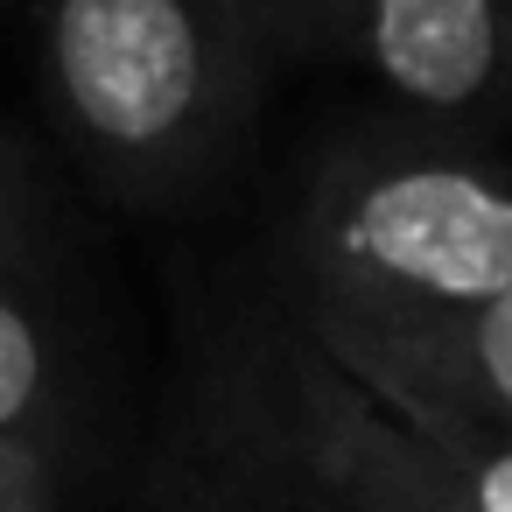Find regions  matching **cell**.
Instances as JSON below:
<instances>
[{"label": "cell", "instance_id": "cell-1", "mask_svg": "<svg viewBox=\"0 0 512 512\" xmlns=\"http://www.w3.org/2000/svg\"><path fill=\"white\" fill-rule=\"evenodd\" d=\"M288 281L295 330L344 372H372L512 281V176L428 120L351 134L295 197Z\"/></svg>", "mask_w": 512, "mask_h": 512}, {"label": "cell", "instance_id": "cell-2", "mask_svg": "<svg viewBox=\"0 0 512 512\" xmlns=\"http://www.w3.org/2000/svg\"><path fill=\"white\" fill-rule=\"evenodd\" d=\"M288 50L281 0H36L50 120L85 176L141 211L232 162Z\"/></svg>", "mask_w": 512, "mask_h": 512}, {"label": "cell", "instance_id": "cell-3", "mask_svg": "<svg viewBox=\"0 0 512 512\" xmlns=\"http://www.w3.org/2000/svg\"><path fill=\"white\" fill-rule=\"evenodd\" d=\"M302 29L428 127H470L512 99V0H302Z\"/></svg>", "mask_w": 512, "mask_h": 512}, {"label": "cell", "instance_id": "cell-4", "mask_svg": "<svg viewBox=\"0 0 512 512\" xmlns=\"http://www.w3.org/2000/svg\"><path fill=\"white\" fill-rule=\"evenodd\" d=\"M274 435L288 470L309 491H323L337 512H477L435 470L414 428L379 393H365L337 358H323L302 330L281 358Z\"/></svg>", "mask_w": 512, "mask_h": 512}, {"label": "cell", "instance_id": "cell-5", "mask_svg": "<svg viewBox=\"0 0 512 512\" xmlns=\"http://www.w3.org/2000/svg\"><path fill=\"white\" fill-rule=\"evenodd\" d=\"M78 379L71 267L36 148L0 127V442L64 435Z\"/></svg>", "mask_w": 512, "mask_h": 512}, {"label": "cell", "instance_id": "cell-6", "mask_svg": "<svg viewBox=\"0 0 512 512\" xmlns=\"http://www.w3.org/2000/svg\"><path fill=\"white\" fill-rule=\"evenodd\" d=\"M365 393H379L386 407H428V414H463L491 435H512V281L477 302L463 323H449L442 337L351 372Z\"/></svg>", "mask_w": 512, "mask_h": 512}, {"label": "cell", "instance_id": "cell-7", "mask_svg": "<svg viewBox=\"0 0 512 512\" xmlns=\"http://www.w3.org/2000/svg\"><path fill=\"white\" fill-rule=\"evenodd\" d=\"M393 414L414 428V442L477 512H512V435H491L463 414H428V407H393Z\"/></svg>", "mask_w": 512, "mask_h": 512}, {"label": "cell", "instance_id": "cell-8", "mask_svg": "<svg viewBox=\"0 0 512 512\" xmlns=\"http://www.w3.org/2000/svg\"><path fill=\"white\" fill-rule=\"evenodd\" d=\"M0 512H64V435L0 442Z\"/></svg>", "mask_w": 512, "mask_h": 512}, {"label": "cell", "instance_id": "cell-9", "mask_svg": "<svg viewBox=\"0 0 512 512\" xmlns=\"http://www.w3.org/2000/svg\"><path fill=\"white\" fill-rule=\"evenodd\" d=\"M281 22H288V43L309 50V29H302V0H281Z\"/></svg>", "mask_w": 512, "mask_h": 512}, {"label": "cell", "instance_id": "cell-10", "mask_svg": "<svg viewBox=\"0 0 512 512\" xmlns=\"http://www.w3.org/2000/svg\"><path fill=\"white\" fill-rule=\"evenodd\" d=\"M295 484H302V477H295ZM302 512H337V505H330L323 491H309V484H302Z\"/></svg>", "mask_w": 512, "mask_h": 512}, {"label": "cell", "instance_id": "cell-11", "mask_svg": "<svg viewBox=\"0 0 512 512\" xmlns=\"http://www.w3.org/2000/svg\"><path fill=\"white\" fill-rule=\"evenodd\" d=\"M211 512H218V505H211ZM295 512H302V484H295Z\"/></svg>", "mask_w": 512, "mask_h": 512}]
</instances>
